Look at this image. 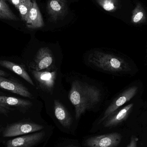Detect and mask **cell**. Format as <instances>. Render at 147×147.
<instances>
[{"label":"cell","mask_w":147,"mask_h":147,"mask_svg":"<svg viewBox=\"0 0 147 147\" xmlns=\"http://www.w3.org/2000/svg\"><path fill=\"white\" fill-rule=\"evenodd\" d=\"M43 129V126L32 123H16L7 126L3 133V136L4 137H16L35 133Z\"/></svg>","instance_id":"4"},{"label":"cell","mask_w":147,"mask_h":147,"mask_svg":"<svg viewBox=\"0 0 147 147\" xmlns=\"http://www.w3.org/2000/svg\"><path fill=\"white\" fill-rule=\"evenodd\" d=\"M9 110L7 109H5L0 105V114H3L4 115H7L9 112Z\"/></svg>","instance_id":"22"},{"label":"cell","mask_w":147,"mask_h":147,"mask_svg":"<svg viewBox=\"0 0 147 147\" xmlns=\"http://www.w3.org/2000/svg\"><path fill=\"white\" fill-rule=\"evenodd\" d=\"M54 57L51 51L47 47L40 48L37 52L33 60L30 63L32 70L40 71L53 70Z\"/></svg>","instance_id":"3"},{"label":"cell","mask_w":147,"mask_h":147,"mask_svg":"<svg viewBox=\"0 0 147 147\" xmlns=\"http://www.w3.org/2000/svg\"><path fill=\"white\" fill-rule=\"evenodd\" d=\"M98 4L106 11L113 12L119 7L118 0H96Z\"/></svg>","instance_id":"19"},{"label":"cell","mask_w":147,"mask_h":147,"mask_svg":"<svg viewBox=\"0 0 147 147\" xmlns=\"http://www.w3.org/2000/svg\"><path fill=\"white\" fill-rule=\"evenodd\" d=\"M0 19L7 20H19V18L12 11L5 0H0Z\"/></svg>","instance_id":"16"},{"label":"cell","mask_w":147,"mask_h":147,"mask_svg":"<svg viewBox=\"0 0 147 147\" xmlns=\"http://www.w3.org/2000/svg\"><path fill=\"white\" fill-rule=\"evenodd\" d=\"M139 139L135 136H132L130 140V143L127 147H138Z\"/></svg>","instance_id":"20"},{"label":"cell","mask_w":147,"mask_h":147,"mask_svg":"<svg viewBox=\"0 0 147 147\" xmlns=\"http://www.w3.org/2000/svg\"><path fill=\"white\" fill-rule=\"evenodd\" d=\"M7 73H6L5 71L2 70H0V76L4 77V76H7Z\"/></svg>","instance_id":"23"},{"label":"cell","mask_w":147,"mask_h":147,"mask_svg":"<svg viewBox=\"0 0 147 147\" xmlns=\"http://www.w3.org/2000/svg\"><path fill=\"white\" fill-rule=\"evenodd\" d=\"M134 106L133 104H130L123 108L118 112L110 116L104 121V126L105 127H111L116 126L117 124L122 122L127 117Z\"/></svg>","instance_id":"13"},{"label":"cell","mask_w":147,"mask_h":147,"mask_svg":"<svg viewBox=\"0 0 147 147\" xmlns=\"http://www.w3.org/2000/svg\"><path fill=\"white\" fill-rule=\"evenodd\" d=\"M32 5L26 21V26L30 29H37L44 26V21L35 0L32 1Z\"/></svg>","instance_id":"12"},{"label":"cell","mask_w":147,"mask_h":147,"mask_svg":"<svg viewBox=\"0 0 147 147\" xmlns=\"http://www.w3.org/2000/svg\"><path fill=\"white\" fill-rule=\"evenodd\" d=\"M45 135V133L43 131L16 137L8 141L5 147H32L39 143Z\"/></svg>","instance_id":"7"},{"label":"cell","mask_w":147,"mask_h":147,"mask_svg":"<svg viewBox=\"0 0 147 147\" xmlns=\"http://www.w3.org/2000/svg\"><path fill=\"white\" fill-rule=\"evenodd\" d=\"M68 10L66 0H49L47 4V11L51 19L57 21L63 18Z\"/></svg>","instance_id":"10"},{"label":"cell","mask_w":147,"mask_h":147,"mask_svg":"<svg viewBox=\"0 0 147 147\" xmlns=\"http://www.w3.org/2000/svg\"><path fill=\"white\" fill-rule=\"evenodd\" d=\"M69 97L75 107V117L78 119L86 110L100 102L102 93L96 86L77 80L71 84Z\"/></svg>","instance_id":"1"},{"label":"cell","mask_w":147,"mask_h":147,"mask_svg":"<svg viewBox=\"0 0 147 147\" xmlns=\"http://www.w3.org/2000/svg\"><path fill=\"white\" fill-rule=\"evenodd\" d=\"M32 3V0H23L17 7V9L20 12L21 18L23 21H26Z\"/></svg>","instance_id":"18"},{"label":"cell","mask_w":147,"mask_h":147,"mask_svg":"<svg viewBox=\"0 0 147 147\" xmlns=\"http://www.w3.org/2000/svg\"><path fill=\"white\" fill-rule=\"evenodd\" d=\"M0 66L13 71L14 73L16 74L21 77L30 84L34 86L32 80L27 72L25 68L22 65L8 60H0Z\"/></svg>","instance_id":"14"},{"label":"cell","mask_w":147,"mask_h":147,"mask_svg":"<svg viewBox=\"0 0 147 147\" xmlns=\"http://www.w3.org/2000/svg\"><path fill=\"white\" fill-rule=\"evenodd\" d=\"M121 140V134L111 133L90 137L86 141L85 145L89 147H116Z\"/></svg>","instance_id":"5"},{"label":"cell","mask_w":147,"mask_h":147,"mask_svg":"<svg viewBox=\"0 0 147 147\" xmlns=\"http://www.w3.org/2000/svg\"><path fill=\"white\" fill-rule=\"evenodd\" d=\"M0 105L9 110H21L31 107L32 102L29 100L18 98L0 96Z\"/></svg>","instance_id":"11"},{"label":"cell","mask_w":147,"mask_h":147,"mask_svg":"<svg viewBox=\"0 0 147 147\" xmlns=\"http://www.w3.org/2000/svg\"><path fill=\"white\" fill-rule=\"evenodd\" d=\"M0 88L24 97L32 98V95L26 86L14 80L9 79L0 76Z\"/></svg>","instance_id":"9"},{"label":"cell","mask_w":147,"mask_h":147,"mask_svg":"<svg viewBox=\"0 0 147 147\" xmlns=\"http://www.w3.org/2000/svg\"><path fill=\"white\" fill-rule=\"evenodd\" d=\"M32 74L40 87L50 91L53 89L57 78V72L54 70L37 71L32 70Z\"/></svg>","instance_id":"8"},{"label":"cell","mask_w":147,"mask_h":147,"mask_svg":"<svg viewBox=\"0 0 147 147\" xmlns=\"http://www.w3.org/2000/svg\"><path fill=\"white\" fill-rule=\"evenodd\" d=\"M146 13L145 9L140 3H138L132 12V22L134 24L143 23L146 20Z\"/></svg>","instance_id":"17"},{"label":"cell","mask_w":147,"mask_h":147,"mask_svg":"<svg viewBox=\"0 0 147 147\" xmlns=\"http://www.w3.org/2000/svg\"><path fill=\"white\" fill-rule=\"evenodd\" d=\"M55 116L60 123L65 127L69 128L72 123V118L64 106L57 100L54 102Z\"/></svg>","instance_id":"15"},{"label":"cell","mask_w":147,"mask_h":147,"mask_svg":"<svg viewBox=\"0 0 147 147\" xmlns=\"http://www.w3.org/2000/svg\"><path fill=\"white\" fill-rule=\"evenodd\" d=\"M8 1L17 9L19 5L21 3L23 0H8Z\"/></svg>","instance_id":"21"},{"label":"cell","mask_w":147,"mask_h":147,"mask_svg":"<svg viewBox=\"0 0 147 147\" xmlns=\"http://www.w3.org/2000/svg\"><path fill=\"white\" fill-rule=\"evenodd\" d=\"M87 61L91 66L105 72H122L127 71L129 69L127 63L121 58L100 51H95L91 53Z\"/></svg>","instance_id":"2"},{"label":"cell","mask_w":147,"mask_h":147,"mask_svg":"<svg viewBox=\"0 0 147 147\" xmlns=\"http://www.w3.org/2000/svg\"><path fill=\"white\" fill-rule=\"evenodd\" d=\"M138 89V87L136 86H132L120 94L117 97L115 98V100L106 109L102 117L100 119L99 122H102L104 121L121 106L126 103L127 102L130 101L135 96Z\"/></svg>","instance_id":"6"}]
</instances>
